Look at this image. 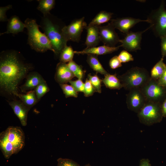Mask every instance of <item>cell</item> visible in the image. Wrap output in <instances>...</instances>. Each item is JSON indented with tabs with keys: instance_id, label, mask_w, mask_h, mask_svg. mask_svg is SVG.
I'll use <instances>...</instances> for the list:
<instances>
[{
	"instance_id": "1",
	"label": "cell",
	"mask_w": 166,
	"mask_h": 166,
	"mask_svg": "<svg viewBox=\"0 0 166 166\" xmlns=\"http://www.w3.org/2000/svg\"><path fill=\"white\" fill-rule=\"evenodd\" d=\"M33 68L19 52L13 49L2 51L0 55V87L1 92L18 97V85Z\"/></svg>"
},
{
	"instance_id": "2",
	"label": "cell",
	"mask_w": 166,
	"mask_h": 166,
	"mask_svg": "<svg viewBox=\"0 0 166 166\" xmlns=\"http://www.w3.org/2000/svg\"><path fill=\"white\" fill-rule=\"evenodd\" d=\"M65 26L62 21L50 13L43 15L40 22L39 27L49 41L56 56L59 57L62 50L67 45V41L62 33Z\"/></svg>"
},
{
	"instance_id": "3",
	"label": "cell",
	"mask_w": 166,
	"mask_h": 166,
	"mask_svg": "<svg viewBox=\"0 0 166 166\" xmlns=\"http://www.w3.org/2000/svg\"><path fill=\"white\" fill-rule=\"evenodd\" d=\"M25 145V134L20 127L10 126L0 133V148L6 159L18 153Z\"/></svg>"
},
{
	"instance_id": "4",
	"label": "cell",
	"mask_w": 166,
	"mask_h": 166,
	"mask_svg": "<svg viewBox=\"0 0 166 166\" xmlns=\"http://www.w3.org/2000/svg\"><path fill=\"white\" fill-rule=\"evenodd\" d=\"M27 30V43L31 48L38 52L44 53L48 50L53 52L51 43L44 33L40 30L36 20L28 18L24 22Z\"/></svg>"
},
{
	"instance_id": "5",
	"label": "cell",
	"mask_w": 166,
	"mask_h": 166,
	"mask_svg": "<svg viewBox=\"0 0 166 166\" xmlns=\"http://www.w3.org/2000/svg\"><path fill=\"white\" fill-rule=\"evenodd\" d=\"M117 77L123 88L129 91L134 89H140L151 78L150 75L147 70L138 67L131 68Z\"/></svg>"
},
{
	"instance_id": "6",
	"label": "cell",
	"mask_w": 166,
	"mask_h": 166,
	"mask_svg": "<svg viewBox=\"0 0 166 166\" xmlns=\"http://www.w3.org/2000/svg\"><path fill=\"white\" fill-rule=\"evenodd\" d=\"M160 103L147 101L137 113L140 122L147 126L160 122L163 117Z\"/></svg>"
},
{
	"instance_id": "7",
	"label": "cell",
	"mask_w": 166,
	"mask_h": 166,
	"mask_svg": "<svg viewBox=\"0 0 166 166\" xmlns=\"http://www.w3.org/2000/svg\"><path fill=\"white\" fill-rule=\"evenodd\" d=\"M147 20L156 36L160 38L166 36V8L164 1L152 12Z\"/></svg>"
},
{
	"instance_id": "8",
	"label": "cell",
	"mask_w": 166,
	"mask_h": 166,
	"mask_svg": "<svg viewBox=\"0 0 166 166\" xmlns=\"http://www.w3.org/2000/svg\"><path fill=\"white\" fill-rule=\"evenodd\" d=\"M166 88L159 85L157 80L151 78L140 89L147 101L161 104L160 101L166 95Z\"/></svg>"
},
{
	"instance_id": "9",
	"label": "cell",
	"mask_w": 166,
	"mask_h": 166,
	"mask_svg": "<svg viewBox=\"0 0 166 166\" xmlns=\"http://www.w3.org/2000/svg\"><path fill=\"white\" fill-rule=\"evenodd\" d=\"M85 18L75 19L68 25H65L62 29L63 36L68 42L72 41L78 42L84 29L87 26V23L84 21Z\"/></svg>"
},
{
	"instance_id": "10",
	"label": "cell",
	"mask_w": 166,
	"mask_h": 166,
	"mask_svg": "<svg viewBox=\"0 0 166 166\" xmlns=\"http://www.w3.org/2000/svg\"><path fill=\"white\" fill-rule=\"evenodd\" d=\"M147 102L140 89L131 90L126 94V102L128 108L136 113H137Z\"/></svg>"
},
{
	"instance_id": "11",
	"label": "cell",
	"mask_w": 166,
	"mask_h": 166,
	"mask_svg": "<svg viewBox=\"0 0 166 166\" xmlns=\"http://www.w3.org/2000/svg\"><path fill=\"white\" fill-rule=\"evenodd\" d=\"M151 28L150 26L145 30L136 32H129L126 34L124 38L120 39V42L121 47L126 50L135 51L141 49L140 43L142 34Z\"/></svg>"
},
{
	"instance_id": "12",
	"label": "cell",
	"mask_w": 166,
	"mask_h": 166,
	"mask_svg": "<svg viewBox=\"0 0 166 166\" xmlns=\"http://www.w3.org/2000/svg\"><path fill=\"white\" fill-rule=\"evenodd\" d=\"M99 34L100 41L104 45L114 47L120 39L115 31V28L110 23L108 25L99 26Z\"/></svg>"
},
{
	"instance_id": "13",
	"label": "cell",
	"mask_w": 166,
	"mask_h": 166,
	"mask_svg": "<svg viewBox=\"0 0 166 166\" xmlns=\"http://www.w3.org/2000/svg\"><path fill=\"white\" fill-rule=\"evenodd\" d=\"M110 23L115 29L126 34L129 32V30L137 23L142 22H148V20H142L139 18L131 17L118 18L111 20Z\"/></svg>"
},
{
	"instance_id": "14",
	"label": "cell",
	"mask_w": 166,
	"mask_h": 166,
	"mask_svg": "<svg viewBox=\"0 0 166 166\" xmlns=\"http://www.w3.org/2000/svg\"><path fill=\"white\" fill-rule=\"evenodd\" d=\"M7 102L19 119L22 125L26 126L28 114L30 109L26 106L21 101L14 100Z\"/></svg>"
},
{
	"instance_id": "15",
	"label": "cell",
	"mask_w": 166,
	"mask_h": 166,
	"mask_svg": "<svg viewBox=\"0 0 166 166\" xmlns=\"http://www.w3.org/2000/svg\"><path fill=\"white\" fill-rule=\"evenodd\" d=\"M75 77L69 69L67 64L60 62L56 66L55 79L59 84H66Z\"/></svg>"
},
{
	"instance_id": "16",
	"label": "cell",
	"mask_w": 166,
	"mask_h": 166,
	"mask_svg": "<svg viewBox=\"0 0 166 166\" xmlns=\"http://www.w3.org/2000/svg\"><path fill=\"white\" fill-rule=\"evenodd\" d=\"M45 81V80L39 73L32 72L27 75L25 82L19 88L22 92L25 93L35 89L39 84Z\"/></svg>"
},
{
	"instance_id": "17",
	"label": "cell",
	"mask_w": 166,
	"mask_h": 166,
	"mask_svg": "<svg viewBox=\"0 0 166 166\" xmlns=\"http://www.w3.org/2000/svg\"><path fill=\"white\" fill-rule=\"evenodd\" d=\"M121 47V45L117 46L111 47L104 45L99 46H96L85 48L80 51H74V53L78 54H93L96 55H102L112 53L117 51Z\"/></svg>"
},
{
	"instance_id": "18",
	"label": "cell",
	"mask_w": 166,
	"mask_h": 166,
	"mask_svg": "<svg viewBox=\"0 0 166 166\" xmlns=\"http://www.w3.org/2000/svg\"><path fill=\"white\" fill-rule=\"evenodd\" d=\"M26 26L25 23L21 20L19 17L16 15H13L8 19L6 31L0 33V35L5 34H17L23 32Z\"/></svg>"
},
{
	"instance_id": "19",
	"label": "cell",
	"mask_w": 166,
	"mask_h": 166,
	"mask_svg": "<svg viewBox=\"0 0 166 166\" xmlns=\"http://www.w3.org/2000/svg\"><path fill=\"white\" fill-rule=\"evenodd\" d=\"M85 29L87 31L85 42L86 48L96 46L100 41L99 26L88 25Z\"/></svg>"
},
{
	"instance_id": "20",
	"label": "cell",
	"mask_w": 166,
	"mask_h": 166,
	"mask_svg": "<svg viewBox=\"0 0 166 166\" xmlns=\"http://www.w3.org/2000/svg\"><path fill=\"white\" fill-rule=\"evenodd\" d=\"M87 61L90 67L95 71L96 73H100L105 76L109 74L99 61L97 55L89 54L87 55Z\"/></svg>"
},
{
	"instance_id": "21",
	"label": "cell",
	"mask_w": 166,
	"mask_h": 166,
	"mask_svg": "<svg viewBox=\"0 0 166 166\" xmlns=\"http://www.w3.org/2000/svg\"><path fill=\"white\" fill-rule=\"evenodd\" d=\"M102 82L106 87L111 89H120L123 87L120 80L117 77L116 73L114 74L109 73L105 76Z\"/></svg>"
},
{
	"instance_id": "22",
	"label": "cell",
	"mask_w": 166,
	"mask_h": 166,
	"mask_svg": "<svg viewBox=\"0 0 166 166\" xmlns=\"http://www.w3.org/2000/svg\"><path fill=\"white\" fill-rule=\"evenodd\" d=\"M18 97L26 106L30 109L38 101L34 90L28 91L26 94L19 93Z\"/></svg>"
},
{
	"instance_id": "23",
	"label": "cell",
	"mask_w": 166,
	"mask_h": 166,
	"mask_svg": "<svg viewBox=\"0 0 166 166\" xmlns=\"http://www.w3.org/2000/svg\"><path fill=\"white\" fill-rule=\"evenodd\" d=\"M113 13L105 11H101L98 13L93 19L89 25L99 26L108 22L112 17Z\"/></svg>"
},
{
	"instance_id": "24",
	"label": "cell",
	"mask_w": 166,
	"mask_h": 166,
	"mask_svg": "<svg viewBox=\"0 0 166 166\" xmlns=\"http://www.w3.org/2000/svg\"><path fill=\"white\" fill-rule=\"evenodd\" d=\"M166 67L163 62V58L160 59L154 65L151 69L150 77L152 79L158 80L164 72Z\"/></svg>"
},
{
	"instance_id": "25",
	"label": "cell",
	"mask_w": 166,
	"mask_h": 166,
	"mask_svg": "<svg viewBox=\"0 0 166 166\" xmlns=\"http://www.w3.org/2000/svg\"><path fill=\"white\" fill-rule=\"evenodd\" d=\"M39 4L37 9L43 15L50 13V10L53 9L55 5L54 0H37Z\"/></svg>"
},
{
	"instance_id": "26",
	"label": "cell",
	"mask_w": 166,
	"mask_h": 166,
	"mask_svg": "<svg viewBox=\"0 0 166 166\" xmlns=\"http://www.w3.org/2000/svg\"><path fill=\"white\" fill-rule=\"evenodd\" d=\"M67 65L75 77L82 80L84 78L85 71L83 69L81 65H78L73 60L69 62Z\"/></svg>"
},
{
	"instance_id": "27",
	"label": "cell",
	"mask_w": 166,
	"mask_h": 166,
	"mask_svg": "<svg viewBox=\"0 0 166 166\" xmlns=\"http://www.w3.org/2000/svg\"><path fill=\"white\" fill-rule=\"evenodd\" d=\"M74 53L71 46H66L61 51L59 57L60 62L66 63L73 61Z\"/></svg>"
},
{
	"instance_id": "28",
	"label": "cell",
	"mask_w": 166,
	"mask_h": 166,
	"mask_svg": "<svg viewBox=\"0 0 166 166\" xmlns=\"http://www.w3.org/2000/svg\"><path fill=\"white\" fill-rule=\"evenodd\" d=\"M59 85L66 98L77 97L78 92L71 85L66 84H60Z\"/></svg>"
},
{
	"instance_id": "29",
	"label": "cell",
	"mask_w": 166,
	"mask_h": 166,
	"mask_svg": "<svg viewBox=\"0 0 166 166\" xmlns=\"http://www.w3.org/2000/svg\"><path fill=\"white\" fill-rule=\"evenodd\" d=\"M88 79L90 81L93 86L95 92L101 93V83L102 80L97 76V74L92 75L89 74L88 75Z\"/></svg>"
},
{
	"instance_id": "30",
	"label": "cell",
	"mask_w": 166,
	"mask_h": 166,
	"mask_svg": "<svg viewBox=\"0 0 166 166\" xmlns=\"http://www.w3.org/2000/svg\"><path fill=\"white\" fill-rule=\"evenodd\" d=\"M38 101L48 92L49 89L46 81L39 84L34 89Z\"/></svg>"
},
{
	"instance_id": "31",
	"label": "cell",
	"mask_w": 166,
	"mask_h": 166,
	"mask_svg": "<svg viewBox=\"0 0 166 166\" xmlns=\"http://www.w3.org/2000/svg\"><path fill=\"white\" fill-rule=\"evenodd\" d=\"M118 57L121 63H125L134 60L132 55L126 50L122 51Z\"/></svg>"
},
{
	"instance_id": "32",
	"label": "cell",
	"mask_w": 166,
	"mask_h": 166,
	"mask_svg": "<svg viewBox=\"0 0 166 166\" xmlns=\"http://www.w3.org/2000/svg\"><path fill=\"white\" fill-rule=\"evenodd\" d=\"M57 160V166H80L76 162L69 159L59 158Z\"/></svg>"
},
{
	"instance_id": "33",
	"label": "cell",
	"mask_w": 166,
	"mask_h": 166,
	"mask_svg": "<svg viewBox=\"0 0 166 166\" xmlns=\"http://www.w3.org/2000/svg\"><path fill=\"white\" fill-rule=\"evenodd\" d=\"M95 89L90 81L87 79L85 83L84 93L85 97H89L93 95L95 92Z\"/></svg>"
},
{
	"instance_id": "34",
	"label": "cell",
	"mask_w": 166,
	"mask_h": 166,
	"mask_svg": "<svg viewBox=\"0 0 166 166\" xmlns=\"http://www.w3.org/2000/svg\"><path fill=\"white\" fill-rule=\"evenodd\" d=\"M69 82L77 92H84L85 83H84L82 80L78 79L75 81L71 80Z\"/></svg>"
},
{
	"instance_id": "35",
	"label": "cell",
	"mask_w": 166,
	"mask_h": 166,
	"mask_svg": "<svg viewBox=\"0 0 166 166\" xmlns=\"http://www.w3.org/2000/svg\"><path fill=\"white\" fill-rule=\"evenodd\" d=\"M12 8V6L9 5L7 6L0 7V21L1 22L8 21V19L6 16V13L7 11Z\"/></svg>"
},
{
	"instance_id": "36",
	"label": "cell",
	"mask_w": 166,
	"mask_h": 166,
	"mask_svg": "<svg viewBox=\"0 0 166 166\" xmlns=\"http://www.w3.org/2000/svg\"><path fill=\"white\" fill-rule=\"evenodd\" d=\"M109 65L110 68L113 69L120 67L122 66L121 62L117 56H114L110 59Z\"/></svg>"
},
{
	"instance_id": "37",
	"label": "cell",
	"mask_w": 166,
	"mask_h": 166,
	"mask_svg": "<svg viewBox=\"0 0 166 166\" xmlns=\"http://www.w3.org/2000/svg\"><path fill=\"white\" fill-rule=\"evenodd\" d=\"M161 39V51L162 57H166V36L160 38Z\"/></svg>"
},
{
	"instance_id": "38",
	"label": "cell",
	"mask_w": 166,
	"mask_h": 166,
	"mask_svg": "<svg viewBox=\"0 0 166 166\" xmlns=\"http://www.w3.org/2000/svg\"><path fill=\"white\" fill-rule=\"evenodd\" d=\"M157 82L160 85L166 87V65L164 72L157 80Z\"/></svg>"
},
{
	"instance_id": "39",
	"label": "cell",
	"mask_w": 166,
	"mask_h": 166,
	"mask_svg": "<svg viewBox=\"0 0 166 166\" xmlns=\"http://www.w3.org/2000/svg\"><path fill=\"white\" fill-rule=\"evenodd\" d=\"M139 166H151V164L148 159H142L140 161Z\"/></svg>"
},
{
	"instance_id": "40",
	"label": "cell",
	"mask_w": 166,
	"mask_h": 166,
	"mask_svg": "<svg viewBox=\"0 0 166 166\" xmlns=\"http://www.w3.org/2000/svg\"><path fill=\"white\" fill-rule=\"evenodd\" d=\"M161 109L163 117H166V99L162 104Z\"/></svg>"
},
{
	"instance_id": "41",
	"label": "cell",
	"mask_w": 166,
	"mask_h": 166,
	"mask_svg": "<svg viewBox=\"0 0 166 166\" xmlns=\"http://www.w3.org/2000/svg\"><path fill=\"white\" fill-rule=\"evenodd\" d=\"M84 166H91V165L89 164L85 165Z\"/></svg>"
}]
</instances>
